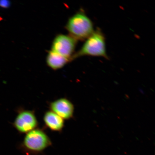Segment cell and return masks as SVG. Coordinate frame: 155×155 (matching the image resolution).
<instances>
[{
    "mask_svg": "<svg viewBox=\"0 0 155 155\" xmlns=\"http://www.w3.org/2000/svg\"><path fill=\"white\" fill-rule=\"evenodd\" d=\"M51 139L43 130L37 128L26 134L20 145L28 155H38L52 145Z\"/></svg>",
    "mask_w": 155,
    "mask_h": 155,
    "instance_id": "6da1fadb",
    "label": "cell"
},
{
    "mask_svg": "<svg viewBox=\"0 0 155 155\" xmlns=\"http://www.w3.org/2000/svg\"><path fill=\"white\" fill-rule=\"evenodd\" d=\"M65 27L69 35L77 40L86 39L94 31L92 21L81 11L69 18Z\"/></svg>",
    "mask_w": 155,
    "mask_h": 155,
    "instance_id": "7a4b0ae2",
    "label": "cell"
},
{
    "mask_svg": "<svg viewBox=\"0 0 155 155\" xmlns=\"http://www.w3.org/2000/svg\"><path fill=\"white\" fill-rule=\"evenodd\" d=\"M86 39L81 49L72 55L71 61L84 56L102 57L108 59L105 37L100 29L94 31Z\"/></svg>",
    "mask_w": 155,
    "mask_h": 155,
    "instance_id": "3957f363",
    "label": "cell"
},
{
    "mask_svg": "<svg viewBox=\"0 0 155 155\" xmlns=\"http://www.w3.org/2000/svg\"><path fill=\"white\" fill-rule=\"evenodd\" d=\"M13 125L19 133L27 134L37 128L38 123L34 111L19 109Z\"/></svg>",
    "mask_w": 155,
    "mask_h": 155,
    "instance_id": "277c9868",
    "label": "cell"
},
{
    "mask_svg": "<svg viewBox=\"0 0 155 155\" xmlns=\"http://www.w3.org/2000/svg\"><path fill=\"white\" fill-rule=\"evenodd\" d=\"M77 42V40L70 35L60 34L54 38L51 50L64 57L71 59Z\"/></svg>",
    "mask_w": 155,
    "mask_h": 155,
    "instance_id": "5b68a950",
    "label": "cell"
},
{
    "mask_svg": "<svg viewBox=\"0 0 155 155\" xmlns=\"http://www.w3.org/2000/svg\"><path fill=\"white\" fill-rule=\"evenodd\" d=\"M49 108L50 111L64 120L70 119L73 117L74 106L66 98H60L50 103Z\"/></svg>",
    "mask_w": 155,
    "mask_h": 155,
    "instance_id": "8992f818",
    "label": "cell"
},
{
    "mask_svg": "<svg viewBox=\"0 0 155 155\" xmlns=\"http://www.w3.org/2000/svg\"><path fill=\"white\" fill-rule=\"evenodd\" d=\"M44 121L46 127L54 131L61 132L64 126V120L51 111H46L44 116Z\"/></svg>",
    "mask_w": 155,
    "mask_h": 155,
    "instance_id": "52a82bcc",
    "label": "cell"
},
{
    "mask_svg": "<svg viewBox=\"0 0 155 155\" xmlns=\"http://www.w3.org/2000/svg\"><path fill=\"white\" fill-rule=\"evenodd\" d=\"M71 61V58L64 57L52 50L48 52L46 58L47 64L54 70L61 68Z\"/></svg>",
    "mask_w": 155,
    "mask_h": 155,
    "instance_id": "ba28073f",
    "label": "cell"
},
{
    "mask_svg": "<svg viewBox=\"0 0 155 155\" xmlns=\"http://www.w3.org/2000/svg\"><path fill=\"white\" fill-rule=\"evenodd\" d=\"M11 5V2L7 0H1L0 7L4 8H8Z\"/></svg>",
    "mask_w": 155,
    "mask_h": 155,
    "instance_id": "9c48e42d",
    "label": "cell"
}]
</instances>
